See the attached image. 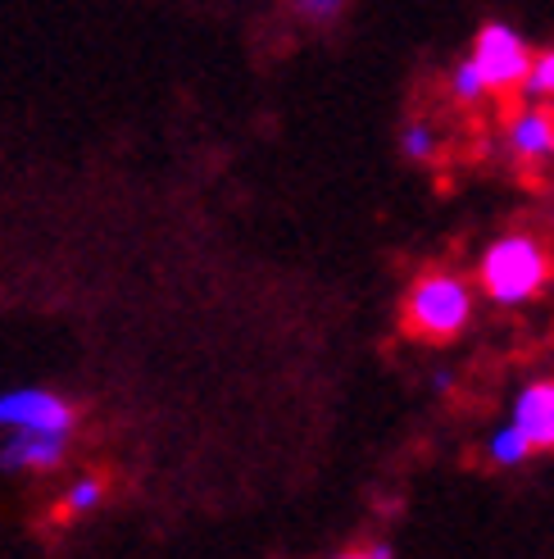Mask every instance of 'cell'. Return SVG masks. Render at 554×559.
Here are the masks:
<instances>
[{"instance_id":"13","label":"cell","mask_w":554,"mask_h":559,"mask_svg":"<svg viewBox=\"0 0 554 559\" xmlns=\"http://www.w3.org/2000/svg\"><path fill=\"white\" fill-rule=\"evenodd\" d=\"M341 5H346V0H296V10H300V14H310V19H318V23L337 19Z\"/></svg>"},{"instance_id":"14","label":"cell","mask_w":554,"mask_h":559,"mask_svg":"<svg viewBox=\"0 0 554 559\" xmlns=\"http://www.w3.org/2000/svg\"><path fill=\"white\" fill-rule=\"evenodd\" d=\"M341 559H392V550H386V546H373V550H350V555H341Z\"/></svg>"},{"instance_id":"1","label":"cell","mask_w":554,"mask_h":559,"mask_svg":"<svg viewBox=\"0 0 554 559\" xmlns=\"http://www.w3.org/2000/svg\"><path fill=\"white\" fill-rule=\"evenodd\" d=\"M554 277V255L550 246L532 233H509L486 246L478 264V283L495 305H522L537 300Z\"/></svg>"},{"instance_id":"6","label":"cell","mask_w":554,"mask_h":559,"mask_svg":"<svg viewBox=\"0 0 554 559\" xmlns=\"http://www.w3.org/2000/svg\"><path fill=\"white\" fill-rule=\"evenodd\" d=\"M514 424L532 437L537 451H550L554 445V382H532V386L518 391Z\"/></svg>"},{"instance_id":"7","label":"cell","mask_w":554,"mask_h":559,"mask_svg":"<svg viewBox=\"0 0 554 559\" xmlns=\"http://www.w3.org/2000/svg\"><path fill=\"white\" fill-rule=\"evenodd\" d=\"M60 460H64V437H50V432H19L0 451L5 468H55Z\"/></svg>"},{"instance_id":"12","label":"cell","mask_w":554,"mask_h":559,"mask_svg":"<svg viewBox=\"0 0 554 559\" xmlns=\"http://www.w3.org/2000/svg\"><path fill=\"white\" fill-rule=\"evenodd\" d=\"M100 500V483H92V478H82L73 491H69V500H64V510L69 514H82V510H92Z\"/></svg>"},{"instance_id":"5","label":"cell","mask_w":554,"mask_h":559,"mask_svg":"<svg viewBox=\"0 0 554 559\" xmlns=\"http://www.w3.org/2000/svg\"><path fill=\"white\" fill-rule=\"evenodd\" d=\"M509 151L522 164L554 159V100H532L509 119Z\"/></svg>"},{"instance_id":"9","label":"cell","mask_w":554,"mask_h":559,"mask_svg":"<svg viewBox=\"0 0 554 559\" xmlns=\"http://www.w3.org/2000/svg\"><path fill=\"white\" fill-rule=\"evenodd\" d=\"M450 92H455V100H463V105H478L482 96H491V87H486V78H482V69H478L473 55L450 69Z\"/></svg>"},{"instance_id":"2","label":"cell","mask_w":554,"mask_h":559,"mask_svg":"<svg viewBox=\"0 0 554 559\" xmlns=\"http://www.w3.org/2000/svg\"><path fill=\"white\" fill-rule=\"evenodd\" d=\"M473 319V292L455 273H423L405 296V328L423 342H450Z\"/></svg>"},{"instance_id":"10","label":"cell","mask_w":554,"mask_h":559,"mask_svg":"<svg viewBox=\"0 0 554 559\" xmlns=\"http://www.w3.org/2000/svg\"><path fill=\"white\" fill-rule=\"evenodd\" d=\"M522 96L528 100H554V46L537 50L532 73H528V82H522Z\"/></svg>"},{"instance_id":"11","label":"cell","mask_w":554,"mask_h":559,"mask_svg":"<svg viewBox=\"0 0 554 559\" xmlns=\"http://www.w3.org/2000/svg\"><path fill=\"white\" fill-rule=\"evenodd\" d=\"M400 151H405L409 159H432V155H436V132H432L427 123H409V128L400 132Z\"/></svg>"},{"instance_id":"4","label":"cell","mask_w":554,"mask_h":559,"mask_svg":"<svg viewBox=\"0 0 554 559\" xmlns=\"http://www.w3.org/2000/svg\"><path fill=\"white\" fill-rule=\"evenodd\" d=\"M0 428L69 437L73 409L60 396H50V391H14V396H0Z\"/></svg>"},{"instance_id":"3","label":"cell","mask_w":554,"mask_h":559,"mask_svg":"<svg viewBox=\"0 0 554 559\" xmlns=\"http://www.w3.org/2000/svg\"><path fill=\"white\" fill-rule=\"evenodd\" d=\"M473 60H478V69L486 78L491 96H514V92H522V82H528L537 50L522 41L514 27L486 23L478 33V41H473Z\"/></svg>"},{"instance_id":"8","label":"cell","mask_w":554,"mask_h":559,"mask_svg":"<svg viewBox=\"0 0 554 559\" xmlns=\"http://www.w3.org/2000/svg\"><path fill=\"white\" fill-rule=\"evenodd\" d=\"M532 451H537V445H532V437L522 432V428L514 424V418H509V424H505L501 432L491 437V460L501 464V468H514V464H522V460H528Z\"/></svg>"}]
</instances>
